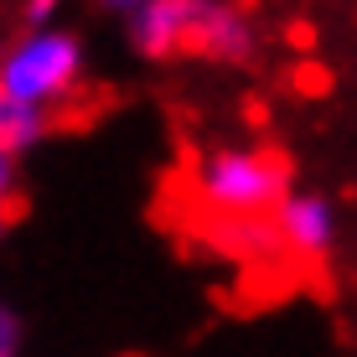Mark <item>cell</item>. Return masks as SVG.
I'll list each match as a JSON object with an SVG mask.
<instances>
[{"label":"cell","instance_id":"obj_1","mask_svg":"<svg viewBox=\"0 0 357 357\" xmlns=\"http://www.w3.org/2000/svg\"><path fill=\"white\" fill-rule=\"evenodd\" d=\"M83 73H89V52L73 26H57V21L21 26L0 57V104L57 114L78 98Z\"/></svg>","mask_w":357,"mask_h":357},{"label":"cell","instance_id":"obj_2","mask_svg":"<svg viewBox=\"0 0 357 357\" xmlns=\"http://www.w3.org/2000/svg\"><path fill=\"white\" fill-rule=\"evenodd\" d=\"M290 192V166L264 145H213L192 161V197L207 218H254L275 213Z\"/></svg>","mask_w":357,"mask_h":357},{"label":"cell","instance_id":"obj_3","mask_svg":"<svg viewBox=\"0 0 357 357\" xmlns=\"http://www.w3.org/2000/svg\"><path fill=\"white\" fill-rule=\"evenodd\" d=\"M207 0H151V6L125 16L130 52L145 63H176L197 52V26H202Z\"/></svg>","mask_w":357,"mask_h":357},{"label":"cell","instance_id":"obj_4","mask_svg":"<svg viewBox=\"0 0 357 357\" xmlns=\"http://www.w3.org/2000/svg\"><path fill=\"white\" fill-rule=\"evenodd\" d=\"M275 223H280V238H285V254L301 264H321L342 238V213L326 192H311V187H290L275 207Z\"/></svg>","mask_w":357,"mask_h":357},{"label":"cell","instance_id":"obj_5","mask_svg":"<svg viewBox=\"0 0 357 357\" xmlns=\"http://www.w3.org/2000/svg\"><path fill=\"white\" fill-rule=\"evenodd\" d=\"M254 47H259V31H254L249 10L233 6V0H207L192 57H207V63H249Z\"/></svg>","mask_w":357,"mask_h":357},{"label":"cell","instance_id":"obj_6","mask_svg":"<svg viewBox=\"0 0 357 357\" xmlns=\"http://www.w3.org/2000/svg\"><path fill=\"white\" fill-rule=\"evenodd\" d=\"M213 249L223 259L243 264V269H269L285 259V238H280L275 213H254V218H218L213 228Z\"/></svg>","mask_w":357,"mask_h":357},{"label":"cell","instance_id":"obj_7","mask_svg":"<svg viewBox=\"0 0 357 357\" xmlns=\"http://www.w3.org/2000/svg\"><path fill=\"white\" fill-rule=\"evenodd\" d=\"M47 130H52V114H42V109H10L0 104V155H26L36 145L47 140Z\"/></svg>","mask_w":357,"mask_h":357},{"label":"cell","instance_id":"obj_8","mask_svg":"<svg viewBox=\"0 0 357 357\" xmlns=\"http://www.w3.org/2000/svg\"><path fill=\"white\" fill-rule=\"evenodd\" d=\"M21 316H16V305H6V311H0V352L6 357H21V347H26V337H21Z\"/></svg>","mask_w":357,"mask_h":357},{"label":"cell","instance_id":"obj_9","mask_svg":"<svg viewBox=\"0 0 357 357\" xmlns=\"http://www.w3.org/2000/svg\"><path fill=\"white\" fill-rule=\"evenodd\" d=\"M57 10H63V0H16L21 26H36V21H57Z\"/></svg>","mask_w":357,"mask_h":357},{"label":"cell","instance_id":"obj_10","mask_svg":"<svg viewBox=\"0 0 357 357\" xmlns=\"http://www.w3.org/2000/svg\"><path fill=\"white\" fill-rule=\"evenodd\" d=\"M93 6H98V10H109V16H119V21H125V16H130V10H140V6H151V0H93Z\"/></svg>","mask_w":357,"mask_h":357}]
</instances>
